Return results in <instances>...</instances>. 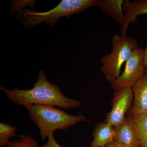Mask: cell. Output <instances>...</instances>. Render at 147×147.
<instances>
[{
	"label": "cell",
	"mask_w": 147,
	"mask_h": 147,
	"mask_svg": "<svg viewBox=\"0 0 147 147\" xmlns=\"http://www.w3.org/2000/svg\"><path fill=\"white\" fill-rule=\"evenodd\" d=\"M138 47L137 41L133 38L120 34L113 36L112 51L103 56L100 61V71L106 81L111 83L118 78L123 65Z\"/></svg>",
	"instance_id": "4"
},
{
	"label": "cell",
	"mask_w": 147,
	"mask_h": 147,
	"mask_svg": "<svg viewBox=\"0 0 147 147\" xmlns=\"http://www.w3.org/2000/svg\"><path fill=\"white\" fill-rule=\"evenodd\" d=\"M123 0H97L96 6L121 26L125 21Z\"/></svg>",
	"instance_id": "10"
},
{
	"label": "cell",
	"mask_w": 147,
	"mask_h": 147,
	"mask_svg": "<svg viewBox=\"0 0 147 147\" xmlns=\"http://www.w3.org/2000/svg\"><path fill=\"white\" fill-rule=\"evenodd\" d=\"M97 0H62L55 8L44 12H37L25 9L16 15L26 28H30L45 22L50 27L56 24L63 16L67 18L74 13H80L96 6Z\"/></svg>",
	"instance_id": "3"
},
{
	"label": "cell",
	"mask_w": 147,
	"mask_h": 147,
	"mask_svg": "<svg viewBox=\"0 0 147 147\" xmlns=\"http://www.w3.org/2000/svg\"><path fill=\"white\" fill-rule=\"evenodd\" d=\"M17 127L5 123H0V146H7L10 143L9 139L13 137H18L16 134Z\"/></svg>",
	"instance_id": "13"
},
{
	"label": "cell",
	"mask_w": 147,
	"mask_h": 147,
	"mask_svg": "<svg viewBox=\"0 0 147 147\" xmlns=\"http://www.w3.org/2000/svg\"><path fill=\"white\" fill-rule=\"evenodd\" d=\"M104 147H127L123 145L122 144L120 143L114 141L112 143L106 145Z\"/></svg>",
	"instance_id": "16"
},
{
	"label": "cell",
	"mask_w": 147,
	"mask_h": 147,
	"mask_svg": "<svg viewBox=\"0 0 147 147\" xmlns=\"http://www.w3.org/2000/svg\"><path fill=\"white\" fill-rule=\"evenodd\" d=\"M91 147H104L114 141V127L106 122L97 124L93 133Z\"/></svg>",
	"instance_id": "11"
},
{
	"label": "cell",
	"mask_w": 147,
	"mask_h": 147,
	"mask_svg": "<svg viewBox=\"0 0 147 147\" xmlns=\"http://www.w3.org/2000/svg\"><path fill=\"white\" fill-rule=\"evenodd\" d=\"M47 139H48V140H47V143L41 147H62L56 141V139L54 137V134L50 135L47 138Z\"/></svg>",
	"instance_id": "15"
},
{
	"label": "cell",
	"mask_w": 147,
	"mask_h": 147,
	"mask_svg": "<svg viewBox=\"0 0 147 147\" xmlns=\"http://www.w3.org/2000/svg\"></svg>",
	"instance_id": "18"
},
{
	"label": "cell",
	"mask_w": 147,
	"mask_h": 147,
	"mask_svg": "<svg viewBox=\"0 0 147 147\" xmlns=\"http://www.w3.org/2000/svg\"><path fill=\"white\" fill-rule=\"evenodd\" d=\"M25 107L30 118L39 129L40 137L45 140L58 129L64 130L86 121L83 115L73 116L52 105L28 104Z\"/></svg>",
	"instance_id": "2"
},
{
	"label": "cell",
	"mask_w": 147,
	"mask_h": 147,
	"mask_svg": "<svg viewBox=\"0 0 147 147\" xmlns=\"http://www.w3.org/2000/svg\"><path fill=\"white\" fill-rule=\"evenodd\" d=\"M144 62L145 67H146V69H147V42L146 45L144 50Z\"/></svg>",
	"instance_id": "17"
},
{
	"label": "cell",
	"mask_w": 147,
	"mask_h": 147,
	"mask_svg": "<svg viewBox=\"0 0 147 147\" xmlns=\"http://www.w3.org/2000/svg\"><path fill=\"white\" fill-rule=\"evenodd\" d=\"M0 89L11 101L24 106L28 104H41L68 110L78 108L82 104L80 100L71 99L64 95L59 87L47 80L42 69L39 70L37 80L31 89L10 90L1 86Z\"/></svg>",
	"instance_id": "1"
},
{
	"label": "cell",
	"mask_w": 147,
	"mask_h": 147,
	"mask_svg": "<svg viewBox=\"0 0 147 147\" xmlns=\"http://www.w3.org/2000/svg\"><path fill=\"white\" fill-rule=\"evenodd\" d=\"M123 72L117 78L111 82L114 90L131 88L146 73L144 62V51L138 47L132 52L125 63Z\"/></svg>",
	"instance_id": "5"
},
{
	"label": "cell",
	"mask_w": 147,
	"mask_h": 147,
	"mask_svg": "<svg viewBox=\"0 0 147 147\" xmlns=\"http://www.w3.org/2000/svg\"><path fill=\"white\" fill-rule=\"evenodd\" d=\"M114 141L127 147H140L134 123L127 117L122 123L114 127Z\"/></svg>",
	"instance_id": "8"
},
{
	"label": "cell",
	"mask_w": 147,
	"mask_h": 147,
	"mask_svg": "<svg viewBox=\"0 0 147 147\" xmlns=\"http://www.w3.org/2000/svg\"><path fill=\"white\" fill-rule=\"evenodd\" d=\"M127 115L134 123L140 147H147V113Z\"/></svg>",
	"instance_id": "12"
},
{
	"label": "cell",
	"mask_w": 147,
	"mask_h": 147,
	"mask_svg": "<svg viewBox=\"0 0 147 147\" xmlns=\"http://www.w3.org/2000/svg\"><path fill=\"white\" fill-rule=\"evenodd\" d=\"M133 96L131 88H126L115 91L112 101V109L106 115L105 121L114 127L123 122L132 105Z\"/></svg>",
	"instance_id": "6"
},
{
	"label": "cell",
	"mask_w": 147,
	"mask_h": 147,
	"mask_svg": "<svg viewBox=\"0 0 147 147\" xmlns=\"http://www.w3.org/2000/svg\"><path fill=\"white\" fill-rule=\"evenodd\" d=\"M132 105L127 114L133 115L147 113V72L131 88Z\"/></svg>",
	"instance_id": "7"
},
{
	"label": "cell",
	"mask_w": 147,
	"mask_h": 147,
	"mask_svg": "<svg viewBox=\"0 0 147 147\" xmlns=\"http://www.w3.org/2000/svg\"><path fill=\"white\" fill-rule=\"evenodd\" d=\"M125 21L121 26L120 35L126 36L129 24L137 20V17L147 14V0L125 1L123 5Z\"/></svg>",
	"instance_id": "9"
},
{
	"label": "cell",
	"mask_w": 147,
	"mask_h": 147,
	"mask_svg": "<svg viewBox=\"0 0 147 147\" xmlns=\"http://www.w3.org/2000/svg\"><path fill=\"white\" fill-rule=\"evenodd\" d=\"M6 147H40L38 142L30 136H22L18 141L10 142Z\"/></svg>",
	"instance_id": "14"
}]
</instances>
